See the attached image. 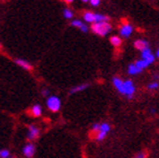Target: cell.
<instances>
[{
  "label": "cell",
  "mask_w": 159,
  "mask_h": 158,
  "mask_svg": "<svg viewBox=\"0 0 159 158\" xmlns=\"http://www.w3.org/2000/svg\"><path fill=\"white\" fill-rule=\"evenodd\" d=\"M157 57H159V49H158V51H157Z\"/></svg>",
  "instance_id": "27"
},
{
  "label": "cell",
  "mask_w": 159,
  "mask_h": 158,
  "mask_svg": "<svg viewBox=\"0 0 159 158\" xmlns=\"http://www.w3.org/2000/svg\"><path fill=\"white\" fill-rule=\"evenodd\" d=\"M141 71H142V70L139 69V68L137 67L134 63L129 66V73H130V75H137V73L141 72Z\"/></svg>",
  "instance_id": "16"
},
{
  "label": "cell",
  "mask_w": 159,
  "mask_h": 158,
  "mask_svg": "<svg viewBox=\"0 0 159 158\" xmlns=\"http://www.w3.org/2000/svg\"><path fill=\"white\" fill-rule=\"evenodd\" d=\"M134 46H135V49L140 50V51L142 52L149 48V44H148V42L144 41V40H137L134 42Z\"/></svg>",
  "instance_id": "8"
},
{
  "label": "cell",
  "mask_w": 159,
  "mask_h": 158,
  "mask_svg": "<svg viewBox=\"0 0 159 158\" xmlns=\"http://www.w3.org/2000/svg\"><path fill=\"white\" fill-rule=\"evenodd\" d=\"M111 25L110 23H106V21H103V23H95V24L92 25V30L94 33L98 34L99 36H105L108 34V32L111 30Z\"/></svg>",
  "instance_id": "1"
},
{
  "label": "cell",
  "mask_w": 159,
  "mask_h": 158,
  "mask_svg": "<svg viewBox=\"0 0 159 158\" xmlns=\"http://www.w3.org/2000/svg\"><path fill=\"white\" fill-rule=\"evenodd\" d=\"M141 57H142V60H144L146 62H148V64L152 63L153 61H155V57H153V54L151 53V51H150L149 49L144 50V51L141 52Z\"/></svg>",
  "instance_id": "6"
},
{
  "label": "cell",
  "mask_w": 159,
  "mask_h": 158,
  "mask_svg": "<svg viewBox=\"0 0 159 158\" xmlns=\"http://www.w3.org/2000/svg\"><path fill=\"white\" fill-rule=\"evenodd\" d=\"M16 64H18L19 67H21L23 69H26V70H32V66L30 63H28L27 61L23 60V59H17V60L15 61Z\"/></svg>",
  "instance_id": "11"
},
{
  "label": "cell",
  "mask_w": 159,
  "mask_h": 158,
  "mask_svg": "<svg viewBox=\"0 0 159 158\" xmlns=\"http://www.w3.org/2000/svg\"><path fill=\"white\" fill-rule=\"evenodd\" d=\"M0 157H1V158H8V157H10L9 150H6V149L1 150V151H0Z\"/></svg>",
  "instance_id": "22"
},
{
  "label": "cell",
  "mask_w": 159,
  "mask_h": 158,
  "mask_svg": "<svg viewBox=\"0 0 159 158\" xmlns=\"http://www.w3.org/2000/svg\"><path fill=\"white\" fill-rule=\"evenodd\" d=\"M0 48H1V44H0Z\"/></svg>",
  "instance_id": "28"
},
{
  "label": "cell",
  "mask_w": 159,
  "mask_h": 158,
  "mask_svg": "<svg viewBox=\"0 0 159 158\" xmlns=\"http://www.w3.org/2000/svg\"><path fill=\"white\" fill-rule=\"evenodd\" d=\"M134 64H135V66H137V67L139 68V69H141V70H143L144 68L148 67V66H149V64H148V62H146V61L142 60V59H141V60L135 61Z\"/></svg>",
  "instance_id": "17"
},
{
  "label": "cell",
  "mask_w": 159,
  "mask_h": 158,
  "mask_svg": "<svg viewBox=\"0 0 159 158\" xmlns=\"http://www.w3.org/2000/svg\"><path fill=\"white\" fill-rule=\"evenodd\" d=\"M88 84H83V85H79V86H76L74 88L70 91V94H75V93H78V91H85L87 87H88Z\"/></svg>",
  "instance_id": "15"
},
{
  "label": "cell",
  "mask_w": 159,
  "mask_h": 158,
  "mask_svg": "<svg viewBox=\"0 0 159 158\" xmlns=\"http://www.w3.org/2000/svg\"><path fill=\"white\" fill-rule=\"evenodd\" d=\"M23 152H24V155L26 156L27 158H31L33 157L34 152H35V147H34L33 143H26L24 147V150H23Z\"/></svg>",
  "instance_id": "7"
},
{
  "label": "cell",
  "mask_w": 159,
  "mask_h": 158,
  "mask_svg": "<svg viewBox=\"0 0 159 158\" xmlns=\"http://www.w3.org/2000/svg\"><path fill=\"white\" fill-rule=\"evenodd\" d=\"M8 158H12V157H8Z\"/></svg>",
  "instance_id": "29"
},
{
  "label": "cell",
  "mask_w": 159,
  "mask_h": 158,
  "mask_svg": "<svg viewBox=\"0 0 159 158\" xmlns=\"http://www.w3.org/2000/svg\"><path fill=\"white\" fill-rule=\"evenodd\" d=\"M113 84H114V87L117 89V91L121 93V94H123V88H124V81L123 80H121L120 78H115L113 79Z\"/></svg>",
  "instance_id": "9"
},
{
  "label": "cell",
  "mask_w": 159,
  "mask_h": 158,
  "mask_svg": "<svg viewBox=\"0 0 159 158\" xmlns=\"http://www.w3.org/2000/svg\"><path fill=\"white\" fill-rule=\"evenodd\" d=\"M42 94H43V96H46V95L49 94V91H48V89H43Z\"/></svg>",
  "instance_id": "26"
},
{
  "label": "cell",
  "mask_w": 159,
  "mask_h": 158,
  "mask_svg": "<svg viewBox=\"0 0 159 158\" xmlns=\"http://www.w3.org/2000/svg\"><path fill=\"white\" fill-rule=\"evenodd\" d=\"M158 84H157V82H151V84H150V85H148V88L149 89H151V91H153V89H157L158 88Z\"/></svg>",
  "instance_id": "23"
},
{
  "label": "cell",
  "mask_w": 159,
  "mask_h": 158,
  "mask_svg": "<svg viewBox=\"0 0 159 158\" xmlns=\"http://www.w3.org/2000/svg\"><path fill=\"white\" fill-rule=\"evenodd\" d=\"M71 25H72V26H75V27L80 28V30H83V32H85V33L87 32V30H88V27H87V26L84 24L83 21H74L72 23H71Z\"/></svg>",
  "instance_id": "13"
},
{
  "label": "cell",
  "mask_w": 159,
  "mask_h": 158,
  "mask_svg": "<svg viewBox=\"0 0 159 158\" xmlns=\"http://www.w3.org/2000/svg\"><path fill=\"white\" fill-rule=\"evenodd\" d=\"M106 132H103V131H98L97 133L95 134V139L97 140V141H102L103 139H105V137H106Z\"/></svg>",
  "instance_id": "19"
},
{
  "label": "cell",
  "mask_w": 159,
  "mask_h": 158,
  "mask_svg": "<svg viewBox=\"0 0 159 158\" xmlns=\"http://www.w3.org/2000/svg\"><path fill=\"white\" fill-rule=\"evenodd\" d=\"M146 157H147V154H146V152H139V154H137L133 158H146Z\"/></svg>",
  "instance_id": "24"
},
{
  "label": "cell",
  "mask_w": 159,
  "mask_h": 158,
  "mask_svg": "<svg viewBox=\"0 0 159 158\" xmlns=\"http://www.w3.org/2000/svg\"><path fill=\"white\" fill-rule=\"evenodd\" d=\"M39 134H40V131H39V128L35 127V125H30L28 127V134H27V138L30 140H34L36 139L39 137Z\"/></svg>",
  "instance_id": "5"
},
{
  "label": "cell",
  "mask_w": 159,
  "mask_h": 158,
  "mask_svg": "<svg viewBox=\"0 0 159 158\" xmlns=\"http://www.w3.org/2000/svg\"><path fill=\"white\" fill-rule=\"evenodd\" d=\"M132 26L129 23H126V21H124L123 23V25L121 26V28H120V33H121V35L124 37H129L130 35H131L132 33Z\"/></svg>",
  "instance_id": "4"
},
{
  "label": "cell",
  "mask_w": 159,
  "mask_h": 158,
  "mask_svg": "<svg viewBox=\"0 0 159 158\" xmlns=\"http://www.w3.org/2000/svg\"><path fill=\"white\" fill-rule=\"evenodd\" d=\"M46 106L51 112H58L61 107V100L57 96H50L46 100Z\"/></svg>",
  "instance_id": "2"
},
{
  "label": "cell",
  "mask_w": 159,
  "mask_h": 158,
  "mask_svg": "<svg viewBox=\"0 0 159 158\" xmlns=\"http://www.w3.org/2000/svg\"><path fill=\"white\" fill-rule=\"evenodd\" d=\"M84 19L86 21H88V23H93V24H95L96 23V14L92 12H86L84 14Z\"/></svg>",
  "instance_id": "10"
},
{
  "label": "cell",
  "mask_w": 159,
  "mask_h": 158,
  "mask_svg": "<svg viewBox=\"0 0 159 158\" xmlns=\"http://www.w3.org/2000/svg\"><path fill=\"white\" fill-rule=\"evenodd\" d=\"M111 130V127L108 123H102L101 124V128H99V131H103V132H108Z\"/></svg>",
  "instance_id": "21"
},
{
  "label": "cell",
  "mask_w": 159,
  "mask_h": 158,
  "mask_svg": "<svg viewBox=\"0 0 159 158\" xmlns=\"http://www.w3.org/2000/svg\"><path fill=\"white\" fill-rule=\"evenodd\" d=\"M89 2L92 3V6H98V5H99V0H90V1H89Z\"/></svg>",
  "instance_id": "25"
},
{
  "label": "cell",
  "mask_w": 159,
  "mask_h": 158,
  "mask_svg": "<svg viewBox=\"0 0 159 158\" xmlns=\"http://www.w3.org/2000/svg\"><path fill=\"white\" fill-rule=\"evenodd\" d=\"M135 91V87L131 80H125L124 81V88H123V94L126 95L129 98H132Z\"/></svg>",
  "instance_id": "3"
},
{
  "label": "cell",
  "mask_w": 159,
  "mask_h": 158,
  "mask_svg": "<svg viewBox=\"0 0 159 158\" xmlns=\"http://www.w3.org/2000/svg\"><path fill=\"white\" fill-rule=\"evenodd\" d=\"M63 16H64V18H67V19H71L72 18V16H74V12H71L70 9H64L63 10Z\"/></svg>",
  "instance_id": "20"
},
{
  "label": "cell",
  "mask_w": 159,
  "mask_h": 158,
  "mask_svg": "<svg viewBox=\"0 0 159 158\" xmlns=\"http://www.w3.org/2000/svg\"><path fill=\"white\" fill-rule=\"evenodd\" d=\"M110 41H111V44L113 46H115V48H119V46H121V44H122V40L120 39L119 36H112L110 39Z\"/></svg>",
  "instance_id": "14"
},
{
  "label": "cell",
  "mask_w": 159,
  "mask_h": 158,
  "mask_svg": "<svg viewBox=\"0 0 159 158\" xmlns=\"http://www.w3.org/2000/svg\"><path fill=\"white\" fill-rule=\"evenodd\" d=\"M31 114L33 116H35V118H39V116H41V114H42V107H41V105H39V104L34 105V106L32 107V109H31Z\"/></svg>",
  "instance_id": "12"
},
{
  "label": "cell",
  "mask_w": 159,
  "mask_h": 158,
  "mask_svg": "<svg viewBox=\"0 0 159 158\" xmlns=\"http://www.w3.org/2000/svg\"><path fill=\"white\" fill-rule=\"evenodd\" d=\"M103 21H108V17L102 14H96V23H103Z\"/></svg>",
  "instance_id": "18"
}]
</instances>
